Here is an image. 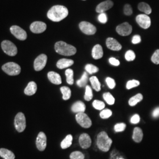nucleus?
Here are the masks:
<instances>
[{"mask_svg": "<svg viewBox=\"0 0 159 159\" xmlns=\"http://www.w3.org/2000/svg\"><path fill=\"white\" fill-rule=\"evenodd\" d=\"M68 9L63 6H53L47 12L48 18L54 22H59L67 17Z\"/></svg>", "mask_w": 159, "mask_h": 159, "instance_id": "nucleus-1", "label": "nucleus"}, {"mask_svg": "<svg viewBox=\"0 0 159 159\" xmlns=\"http://www.w3.org/2000/svg\"><path fill=\"white\" fill-rule=\"evenodd\" d=\"M112 143V140L108 136L106 132L101 131L97 135V145L101 151L107 152L111 148Z\"/></svg>", "mask_w": 159, "mask_h": 159, "instance_id": "nucleus-2", "label": "nucleus"}, {"mask_svg": "<svg viewBox=\"0 0 159 159\" xmlns=\"http://www.w3.org/2000/svg\"><path fill=\"white\" fill-rule=\"evenodd\" d=\"M54 48L58 54L66 56H73L77 52V49L75 47L61 41L57 42L55 44Z\"/></svg>", "mask_w": 159, "mask_h": 159, "instance_id": "nucleus-3", "label": "nucleus"}, {"mask_svg": "<svg viewBox=\"0 0 159 159\" xmlns=\"http://www.w3.org/2000/svg\"><path fill=\"white\" fill-rule=\"evenodd\" d=\"M2 70L6 73V74L9 75H17L21 72L20 66L14 62H9L6 63L2 66Z\"/></svg>", "mask_w": 159, "mask_h": 159, "instance_id": "nucleus-4", "label": "nucleus"}, {"mask_svg": "<svg viewBox=\"0 0 159 159\" xmlns=\"http://www.w3.org/2000/svg\"><path fill=\"white\" fill-rule=\"evenodd\" d=\"M1 48L6 54L10 56H15L17 54V47L10 41H3L1 43Z\"/></svg>", "mask_w": 159, "mask_h": 159, "instance_id": "nucleus-5", "label": "nucleus"}, {"mask_svg": "<svg viewBox=\"0 0 159 159\" xmlns=\"http://www.w3.org/2000/svg\"><path fill=\"white\" fill-rule=\"evenodd\" d=\"M75 119L79 125L83 128L88 129L92 125V121L90 118L84 113L76 114Z\"/></svg>", "mask_w": 159, "mask_h": 159, "instance_id": "nucleus-6", "label": "nucleus"}, {"mask_svg": "<svg viewBox=\"0 0 159 159\" xmlns=\"http://www.w3.org/2000/svg\"><path fill=\"white\" fill-rule=\"evenodd\" d=\"M14 125L17 131L21 133L24 131L26 127V120L23 113L17 114L14 120Z\"/></svg>", "mask_w": 159, "mask_h": 159, "instance_id": "nucleus-7", "label": "nucleus"}, {"mask_svg": "<svg viewBox=\"0 0 159 159\" xmlns=\"http://www.w3.org/2000/svg\"><path fill=\"white\" fill-rule=\"evenodd\" d=\"M80 29L87 35H93L96 33V27L91 23L87 21H82L80 23Z\"/></svg>", "mask_w": 159, "mask_h": 159, "instance_id": "nucleus-8", "label": "nucleus"}, {"mask_svg": "<svg viewBox=\"0 0 159 159\" xmlns=\"http://www.w3.org/2000/svg\"><path fill=\"white\" fill-rule=\"evenodd\" d=\"M47 61V57L46 54H42L37 57L34 61V67L35 71H40L45 67Z\"/></svg>", "mask_w": 159, "mask_h": 159, "instance_id": "nucleus-9", "label": "nucleus"}, {"mask_svg": "<svg viewBox=\"0 0 159 159\" xmlns=\"http://www.w3.org/2000/svg\"><path fill=\"white\" fill-rule=\"evenodd\" d=\"M136 22L140 27L148 29L151 25L150 18L146 14H139L136 17Z\"/></svg>", "mask_w": 159, "mask_h": 159, "instance_id": "nucleus-10", "label": "nucleus"}, {"mask_svg": "<svg viewBox=\"0 0 159 159\" xmlns=\"http://www.w3.org/2000/svg\"><path fill=\"white\" fill-rule=\"evenodd\" d=\"M10 31L12 34H13L18 40L23 41L26 40L27 38L26 31L17 25H13L11 27Z\"/></svg>", "mask_w": 159, "mask_h": 159, "instance_id": "nucleus-11", "label": "nucleus"}, {"mask_svg": "<svg viewBox=\"0 0 159 159\" xmlns=\"http://www.w3.org/2000/svg\"><path fill=\"white\" fill-rule=\"evenodd\" d=\"M116 31L121 36H127L132 32V27L127 22L122 23L116 27Z\"/></svg>", "mask_w": 159, "mask_h": 159, "instance_id": "nucleus-12", "label": "nucleus"}, {"mask_svg": "<svg viewBox=\"0 0 159 159\" xmlns=\"http://www.w3.org/2000/svg\"><path fill=\"white\" fill-rule=\"evenodd\" d=\"M47 25L41 21H35L30 25V30L35 34H40L46 31Z\"/></svg>", "mask_w": 159, "mask_h": 159, "instance_id": "nucleus-13", "label": "nucleus"}, {"mask_svg": "<svg viewBox=\"0 0 159 159\" xmlns=\"http://www.w3.org/2000/svg\"><path fill=\"white\" fill-rule=\"evenodd\" d=\"M36 146L40 151H44L47 147V137L44 133L40 132L36 139Z\"/></svg>", "mask_w": 159, "mask_h": 159, "instance_id": "nucleus-14", "label": "nucleus"}, {"mask_svg": "<svg viewBox=\"0 0 159 159\" xmlns=\"http://www.w3.org/2000/svg\"><path fill=\"white\" fill-rule=\"evenodd\" d=\"M79 144L81 148L87 149L91 145V139L90 136L87 133H83L79 137Z\"/></svg>", "mask_w": 159, "mask_h": 159, "instance_id": "nucleus-15", "label": "nucleus"}, {"mask_svg": "<svg viewBox=\"0 0 159 159\" xmlns=\"http://www.w3.org/2000/svg\"><path fill=\"white\" fill-rule=\"evenodd\" d=\"M113 2L110 0H107L100 3L96 7V12L98 13H103L111 8L113 6Z\"/></svg>", "mask_w": 159, "mask_h": 159, "instance_id": "nucleus-16", "label": "nucleus"}, {"mask_svg": "<svg viewBox=\"0 0 159 159\" xmlns=\"http://www.w3.org/2000/svg\"><path fill=\"white\" fill-rule=\"evenodd\" d=\"M106 46L108 48L113 51H120L122 48V46L119 43L111 37H109L106 40Z\"/></svg>", "mask_w": 159, "mask_h": 159, "instance_id": "nucleus-17", "label": "nucleus"}, {"mask_svg": "<svg viewBox=\"0 0 159 159\" xmlns=\"http://www.w3.org/2000/svg\"><path fill=\"white\" fill-rule=\"evenodd\" d=\"M47 76H48V80L52 84L58 85V84H61L62 83L61 78L60 74H58L54 71H50L47 74Z\"/></svg>", "mask_w": 159, "mask_h": 159, "instance_id": "nucleus-18", "label": "nucleus"}, {"mask_svg": "<svg viewBox=\"0 0 159 159\" xmlns=\"http://www.w3.org/2000/svg\"><path fill=\"white\" fill-rule=\"evenodd\" d=\"M85 108L86 107L85 104L81 101H78L73 104V105L71 107V110L75 113H84Z\"/></svg>", "mask_w": 159, "mask_h": 159, "instance_id": "nucleus-19", "label": "nucleus"}, {"mask_svg": "<svg viewBox=\"0 0 159 159\" xmlns=\"http://www.w3.org/2000/svg\"><path fill=\"white\" fill-rule=\"evenodd\" d=\"M103 56V50L102 46L100 44H97L93 48L92 50V57L95 59H100Z\"/></svg>", "mask_w": 159, "mask_h": 159, "instance_id": "nucleus-20", "label": "nucleus"}, {"mask_svg": "<svg viewBox=\"0 0 159 159\" xmlns=\"http://www.w3.org/2000/svg\"><path fill=\"white\" fill-rule=\"evenodd\" d=\"M37 90V85L34 81L30 82L24 90L25 94L27 96H33Z\"/></svg>", "mask_w": 159, "mask_h": 159, "instance_id": "nucleus-21", "label": "nucleus"}, {"mask_svg": "<svg viewBox=\"0 0 159 159\" xmlns=\"http://www.w3.org/2000/svg\"><path fill=\"white\" fill-rule=\"evenodd\" d=\"M74 64V61L70 59L62 58L58 61L57 63V68L60 69L67 68L68 67L71 66Z\"/></svg>", "mask_w": 159, "mask_h": 159, "instance_id": "nucleus-22", "label": "nucleus"}, {"mask_svg": "<svg viewBox=\"0 0 159 159\" xmlns=\"http://www.w3.org/2000/svg\"><path fill=\"white\" fill-rule=\"evenodd\" d=\"M143 137V131L140 127H135L133 131V140L136 143H140L142 142Z\"/></svg>", "mask_w": 159, "mask_h": 159, "instance_id": "nucleus-23", "label": "nucleus"}, {"mask_svg": "<svg viewBox=\"0 0 159 159\" xmlns=\"http://www.w3.org/2000/svg\"><path fill=\"white\" fill-rule=\"evenodd\" d=\"M0 156L4 159H15V155L11 151L6 148H0Z\"/></svg>", "mask_w": 159, "mask_h": 159, "instance_id": "nucleus-24", "label": "nucleus"}, {"mask_svg": "<svg viewBox=\"0 0 159 159\" xmlns=\"http://www.w3.org/2000/svg\"><path fill=\"white\" fill-rule=\"evenodd\" d=\"M138 8L140 11L145 13L146 15H148L152 13V10L150 6L146 2H140L138 5Z\"/></svg>", "mask_w": 159, "mask_h": 159, "instance_id": "nucleus-25", "label": "nucleus"}, {"mask_svg": "<svg viewBox=\"0 0 159 159\" xmlns=\"http://www.w3.org/2000/svg\"><path fill=\"white\" fill-rule=\"evenodd\" d=\"M73 136L71 134H68L61 143V148L63 149H66L70 147L72 144Z\"/></svg>", "mask_w": 159, "mask_h": 159, "instance_id": "nucleus-26", "label": "nucleus"}, {"mask_svg": "<svg viewBox=\"0 0 159 159\" xmlns=\"http://www.w3.org/2000/svg\"><path fill=\"white\" fill-rule=\"evenodd\" d=\"M92 87L94 90L96 91H100L101 90V84L98 79L96 76H92L90 79Z\"/></svg>", "mask_w": 159, "mask_h": 159, "instance_id": "nucleus-27", "label": "nucleus"}, {"mask_svg": "<svg viewBox=\"0 0 159 159\" xmlns=\"http://www.w3.org/2000/svg\"><path fill=\"white\" fill-rule=\"evenodd\" d=\"M143 98V97L142 94H140V93L137 94L134 96L130 98V100L129 101V104L130 106H134L138 102L142 101Z\"/></svg>", "mask_w": 159, "mask_h": 159, "instance_id": "nucleus-28", "label": "nucleus"}, {"mask_svg": "<svg viewBox=\"0 0 159 159\" xmlns=\"http://www.w3.org/2000/svg\"><path fill=\"white\" fill-rule=\"evenodd\" d=\"M65 74L66 75V80L68 84L73 85L74 84V72L72 69L68 68L66 70Z\"/></svg>", "mask_w": 159, "mask_h": 159, "instance_id": "nucleus-29", "label": "nucleus"}, {"mask_svg": "<svg viewBox=\"0 0 159 159\" xmlns=\"http://www.w3.org/2000/svg\"><path fill=\"white\" fill-rule=\"evenodd\" d=\"M60 90L63 94V99L64 100H67L70 99L71 95V91L69 87L63 86L60 88Z\"/></svg>", "mask_w": 159, "mask_h": 159, "instance_id": "nucleus-30", "label": "nucleus"}, {"mask_svg": "<svg viewBox=\"0 0 159 159\" xmlns=\"http://www.w3.org/2000/svg\"><path fill=\"white\" fill-rule=\"evenodd\" d=\"M88 82V74L87 72H84L81 78L77 81V84L80 87H84L87 85Z\"/></svg>", "mask_w": 159, "mask_h": 159, "instance_id": "nucleus-31", "label": "nucleus"}, {"mask_svg": "<svg viewBox=\"0 0 159 159\" xmlns=\"http://www.w3.org/2000/svg\"><path fill=\"white\" fill-rule=\"evenodd\" d=\"M103 98L109 105H113L115 102V98L110 93H105L103 94Z\"/></svg>", "mask_w": 159, "mask_h": 159, "instance_id": "nucleus-32", "label": "nucleus"}, {"mask_svg": "<svg viewBox=\"0 0 159 159\" xmlns=\"http://www.w3.org/2000/svg\"><path fill=\"white\" fill-rule=\"evenodd\" d=\"M85 70L87 73H88L89 74H93L97 73L99 70V68L94 65L89 64L85 66Z\"/></svg>", "mask_w": 159, "mask_h": 159, "instance_id": "nucleus-33", "label": "nucleus"}, {"mask_svg": "<svg viewBox=\"0 0 159 159\" xmlns=\"http://www.w3.org/2000/svg\"><path fill=\"white\" fill-rule=\"evenodd\" d=\"M93 91L91 87L89 85H86L84 99L86 101L89 102L93 98Z\"/></svg>", "mask_w": 159, "mask_h": 159, "instance_id": "nucleus-34", "label": "nucleus"}, {"mask_svg": "<svg viewBox=\"0 0 159 159\" xmlns=\"http://www.w3.org/2000/svg\"><path fill=\"white\" fill-rule=\"evenodd\" d=\"M112 115V111L111 110H109L108 108L104 109L101 111L100 113V116L102 119H107L111 117Z\"/></svg>", "mask_w": 159, "mask_h": 159, "instance_id": "nucleus-35", "label": "nucleus"}, {"mask_svg": "<svg viewBox=\"0 0 159 159\" xmlns=\"http://www.w3.org/2000/svg\"><path fill=\"white\" fill-rule=\"evenodd\" d=\"M70 159H84V155L79 151H75L70 154Z\"/></svg>", "mask_w": 159, "mask_h": 159, "instance_id": "nucleus-36", "label": "nucleus"}, {"mask_svg": "<svg viewBox=\"0 0 159 159\" xmlns=\"http://www.w3.org/2000/svg\"><path fill=\"white\" fill-rule=\"evenodd\" d=\"M140 85V82L136 80H131L129 81L126 84V88L128 90H130L132 88L136 87Z\"/></svg>", "mask_w": 159, "mask_h": 159, "instance_id": "nucleus-37", "label": "nucleus"}, {"mask_svg": "<svg viewBox=\"0 0 159 159\" xmlns=\"http://www.w3.org/2000/svg\"><path fill=\"white\" fill-rule=\"evenodd\" d=\"M93 106L96 110H102L105 107V104H104V102H102V101L96 100L93 102Z\"/></svg>", "mask_w": 159, "mask_h": 159, "instance_id": "nucleus-38", "label": "nucleus"}, {"mask_svg": "<svg viewBox=\"0 0 159 159\" xmlns=\"http://www.w3.org/2000/svg\"><path fill=\"white\" fill-rule=\"evenodd\" d=\"M136 58V54L134 52V51L132 50H129L125 52V60L128 61H133Z\"/></svg>", "mask_w": 159, "mask_h": 159, "instance_id": "nucleus-39", "label": "nucleus"}, {"mask_svg": "<svg viewBox=\"0 0 159 159\" xmlns=\"http://www.w3.org/2000/svg\"><path fill=\"white\" fill-rule=\"evenodd\" d=\"M125 127H126V125L125 123H117L114 125V129L116 133H119V132H121L125 130Z\"/></svg>", "mask_w": 159, "mask_h": 159, "instance_id": "nucleus-40", "label": "nucleus"}, {"mask_svg": "<svg viewBox=\"0 0 159 159\" xmlns=\"http://www.w3.org/2000/svg\"><path fill=\"white\" fill-rule=\"evenodd\" d=\"M152 61L155 64H159V50H157L154 52L151 58Z\"/></svg>", "mask_w": 159, "mask_h": 159, "instance_id": "nucleus-41", "label": "nucleus"}, {"mask_svg": "<svg viewBox=\"0 0 159 159\" xmlns=\"http://www.w3.org/2000/svg\"><path fill=\"white\" fill-rule=\"evenodd\" d=\"M106 83L108 85V87L110 89H113L114 88L116 87L115 80L113 79L110 78V77H107L106 79Z\"/></svg>", "mask_w": 159, "mask_h": 159, "instance_id": "nucleus-42", "label": "nucleus"}, {"mask_svg": "<svg viewBox=\"0 0 159 159\" xmlns=\"http://www.w3.org/2000/svg\"><path fill=\"white\" fill-rule=\"evenodd\" d=\"M98 20L100 23H102V24H106L107 22V14L105 12L100 14L98 17Z\"/></svg>", "mask_w": 159, "mask_h": 159, "instance_id": "nucleus-43", "label": "nucleus"}, {"mask_svg": "<svg viewBox=\"0 0 159 159\" xmlns=\"http://www.w3.org/2000/svg\"><path fill=\"white\" fill-rule=\"evenodd\" d=\"M124 13L125 16H131L133 14V10L130 4H125L124 7Z\"/></svg>", "mask_w": 159, "mask_h": 159, "instance_id": "nucleus-44", "label": "nucleus"}, {"mask_svg": "<svg viewBox=\"0 0 159 159\" xmlns=\"http://www.w3.org/2000/svg\"><path fill=\"white\" fill-rule=\"evenodd\" d=\"M140 120V118L139 115L137 114H134V116H133L131 118V123L134 124V125H135V124H137V123H139Z\"/></svg>", "mask_w": 159, "mask_h": 159, "instance_id": "nucleus-45", "label": "nucleus"}, {"mask_svg": "<svg viewBox=\"0 0 159 159\" xmlns=\"http://www.w3.org/2000/svg\"><path fill=\"white\" fill-rule=\"evenodd\" d=\"M141 41H142L141 37L139 35H135L134 36H133L132 39V43L134 44H137L140 43Z\"/></svg>", "mask_w": 159, "mask_h": 159, "instance_id": "nucleus-46", "label": "nucleus"}, {"mask_svg": "<svg viewBox=\"0 0 159 159\" xmlns=\"http://www.w3.org/2000/svg\"><path fill=\"white\" fill-rule=\"evenodd\" d=\"M109 63L114 66H119L120 65L119 61L114 57H111L109 59Z\"/></svg>", "mask_w": 159, "mask_h": 159, "instance_id": "nucleus-47", "label": "nucleus"}, {"mask_svg": "<svg viewBox=\"0 0 159 159\" xmlns=\"http://www.w3.org/2000/svg\"><path fill=\"white\" fill-rule=\"evenodd\" d=\"M152 116L154 118H157L159 117V107L155 108L153 111Z\"/></svg>", "mask_w": 159, "mask_h": 159, "instance_id": "nucleus-48", "label": "nucleus"}, {"mask_svg": "<svg viewBox=\"0 0 159 159\" xmlns=\"http://www.w3.org/2000/svg\"><path fill=\"white\" fill-rule=\"evenodd\" d=\"M124 159L123 158H121V157H120V158H118V159Z\"/></svg>", "mask_w": 159, "mask_h": 159, "instance_id": "nucleus-49", "label": "nucleus"}, {"mask_svg": "<svg viewBox=\"0 0 159 159\" xmlns=\"http://www.w3.org/2000/svg\"><path fill=\"white\" fill-rule=\"evenodd\" d=\"M84 1H85V0H84Z\"/></svg>", "mask_w": 159, "mask_h": 159, "instance_id": "nucleus-50", "label": "nucleus"}]
</instances>
